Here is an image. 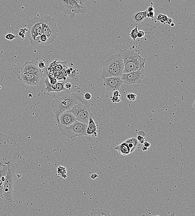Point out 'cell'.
Instances as JSON below:
<instances>
[{"label": "cell", "mask_w": 195, "mask_h": 216, "mask_svg": "<svg viewBox=\"0 0 195 216\" xmlns=\"http://www.w3.org/2000/svg\"><path fill=\"white\" fill-rule=\"evenodd\" d=\"M21 147L11 137L0 132V203L3 186L11 162L22 158Z\"/></svg>", "instance_id": "1"}, {"label": "cell", "mask_w": 195, "mask_h": 216, "mask_svg": "<svg viewBox=\"0 0 195 216\" xmlns=\"http://www.w3.org/2000/svg\"><path fill=\"white\" fill-rule=\"evenodd\" d=\"M79 102L84 104H90L88 100L84 98L81 91L71 92L70 91L65 92L64 91L58 92L51 105L57 123L59 122L60 115L62 112L69 110L75 104Z\"/></svg>", "instance_id": "2"}, {"label": "cell", "mask_w": 195, "mask_h": 216, "mask_svg": "<svg viewBox=\"0 0 195 216\" xmlns=\"http://www.w3.org/2000/svg\"><path fill=\"white\" fill-rule=\"evenodd\" d=\"M123 58L124 70L123 73H129L144 68L146 59L141 57L139 50L130 49L120 52Z\"/></svg>", "instance_id": "3"}, {"label": "cell", "mask_w": 195, "mask_h": 216, "mask_svg": "<svg viewBox=\"0 0 195 216\" xmlns=\"http://www.w3.org/2000/svg\"><path fill=\"white\" fill-rule=\"evenodd\" d=\"M124 70L123 58L120 53L110 56L102 64V79L107 77H121Z\"/></svg>", "instance_id": "4"}, {"label": "cell", "mask_w": 195, "mask_h": 216, "mask_svg": "<svg viewBox=\"0 0 195 216\" xmlns=\"http://www.w3.org/2000/svg\"><path fill=\"white\" fill-rule=\"evenodd\" d=\"M40 18L41 17L38 16H34L32 19H28L26 21L27 36L32 46L40 43V36L43 33Z\"/></svg>", "instance_id": "5"}, {"label": "cell", "mask_w": 195, "mask_h": 216, "mask_svg": "<svg viewBox=\"0 0 195 216\" xmlns=\"http://www.w3.org/2000/svg\"><path fill=\"white\" fill-rule=\"evenodd\" d=\"M87 126L86 123L76 121L68 127H57L62 135L73 141L76 137L88 136L86 133Z\"/></svg>", "instance_id": "6"}, {"label": "cell", "mask_w": 195, "mask_h": 216, "mask_svg": "<svg viewBox=\"0 0 195 216\" xmlns=\"http://www.w3.org/2000/svg\"><path fill=\"white\" fill-rule=\"evenodd\" d=\"M43 33L47 37L46 45L52 43L58 36V30L56 20L51 16H44L40 18Z\"/></svg>", "instance_id": "7"}, {"label": "cell", "mask_w": 195, "mask_h": 216, "mask_svg": "<svg viewBox=\"0 0 195 216\" xmlns=\"http://www.w3.org/2000/svg\"><path fill=\"white\" fill-rule=\"evenodd\" d=\"M65 7L64 12L69 15L72 20L74 19L77 14H83L87 12L84 4L77 0H61Z\"/></svg>", "instance_id": "8"}, {"label": "cell", "mask_w": 195, "mask_h": 216, "mask_svg": "<svg viewBox=\"0 0 195 216\" xmlns=\"http://www.w3.org/2000/svg\"><path fill=\"white\" fill-rule=\"evenodd\" d=\"M90 106V103L85 104L79 102L75 104L69 111L74 115L77 121L87 124L90 116L93 115Z\"/></svg>", "instance_id": "9"}, {"label": "cell", "mask_w": 195, "mask_h": 216, "mask_svg": "<svg viewBox=\"0 0 195 216\" xmlns=\"http://www.w3.org/2000/svg\"><path fill=\"white\" fill-rule=\"evenodd\" d=\"M145 72L144 68L129 73H123L121 76L123 83L127 85L141 84L144 78Z\"/></svg>", "instance_id": "10"}, {"label": "cell", "mask_w": 195, "mask_h": 216, "mask_svg": "<svg viewBox=\"0 0 195 216\" xmlns=\"http://www.w3.org/2000/svg\"><path fill=\"white\" fill-rule=\"evenodd\" d=\"M102 79L104 86L110 92L119 90L123 83L121 77H107Z\"/></svg>", "instance_id": "11"}, {"label": "cell", "mask_w": 195, "mask_h": 216, "mask_svg": "<svg viewBox=\"0 0 195 216\" xmlns=\"http://www.w3.org/2000/svg\"><path fill=\"white\" fill-rule=\"evenodd\" d=\"M31 74L42 77L43 72L34 61H26L20 70V73Z\"/></svg>", "instance_id": "12"}, {"label": "cell", "mask_w": 195, "mask_h": 216, "mask_svg": "<svg viewBox=\"0 0 195 216\" xmlns=\"http://www.w3.org/2000/svg\"><path fill=\"white\" fill-rule=\"evenodd\" d=\"M76 121H77V118L72 112L69 110L65 111L60 115L57 126L68 127Z\"/></svg>", "instance_id": "13"}, {"label": "cell", "mask_w": 195, "mask_h": 216, "mask_svg": "<svg viewBox=\"0 0 195 216\" xmlns=\"http://www.w3.org/2000/svg\"><path fill=\"white\" fill-rule=\"evenodd\" d=\"M18 79L21 83L31 86H37L41 80V77L36 75L26 73H20Z\"/></svg>", "instance_id": "14"}, {"label": "cell", "mask_w": 195, "mask_h": 216, "mask_svg": "<svg viewBox=\"0 0 195 216\" xmlns=\"http://www.w3.org/2000/svg\"><path fill=\"white\" fill-rule=\"evenodd\" d=\"M86 133L88 136L94 137H97V128L95 122L93 114L89 117L86 129Z\"/></svg>", "instance_id": "15"}, {"label": "cell", "mask_w": 195, "mask_h": 216, "mask_svg": "<svg viewBox=\"0 0 195 216\" xmlns=\"http://www.w3.org/2000/svg\"><path fill=\"white\" fill-rule=\"evenodd\" d=\"M67 62L66 61L62 62L58 60H56L50 64L49 67L47 69V71L54 70H55L61 71L67 68Z\"/></svg>", "instance_id": "16"}, {"label": "cell", "mask_w": 195, "mask_h": 216, "mask_svg": "<svg viewBox=\"0 0 195 216\" xmlns=\"http://www.w3.org/2000/svg\"><path fill=\"white\" fill-rule=\"evenodd\" d=\"M115 149L117 151L118 153L123 156L128 155L130 153V150L128 145L124 142L117 146Z\"/></svg>", "instance_id": "17"}, {"label": "cell", "mask_w": 195, "mask_h": 216, "mask_svg": "<svg viewBox=\"0 0 195 216\" xmlns=\"http://www.w3.org/2000/svg\"><path fill=\"white\" fill-rule=\"evenodd\" d=\"M128 145L130 150V153H133L137 149L139 145V141L137 138H128L124 141Z\"/></svg>", "instance_id": "18"}, {"label": "cell", "mask_w": 195, "mask_h": 216, "mask_svg": "<svg viewBox=\"0 0 195 216\" xmlns=\"http://www.w3.org/2000/svg\"><path fill=\"white\" fill-rule=\"evenodd\" d=\"M148 12L147 10L142 12H137L132 16V18L136 23H140L147 17Z\"/></svg>", "instance_id": "19"}, {"label": "cell", "mask_w": 195, "mask_h": 216, "mask_svg": "<svg viewBox=\"0 0 195 216\" xmlns=\"http://www.w3.org/2000/svg\"><path fill=\"white\" fill-rule=\"evenodd\" d=\"M46 88L45 90L47 91V93H51V92H56V88H57V84L55 85H51L49 79L47 77L45 78L44 82Z\"/></svg>", "instance_id": "20"}, {"label": "cell", "mask_w": 195, "mask_h": 216, "mask_svg": "<svg viewBox=\"0 0 195 216\" xmlns=\"http://www.w3.org/2000/svg\"><path fill=\"white\" fill-rule=\"evenodd\" d=\"M91 216H110L109 212L106 209H92Z\"/></svg>", "instance_id": "21"}, {"label": "cell", "mask_w": 195, "mask_h": 216, "mask_svg": "<svg viewBox=\"0 0 195 216\" xmlns=\"http://www.w3.org/2000/svg\"><path fill=\"white\" fill-rule=\"evenodd\" d=\"M67 172V169L62 166H59L57 168V174H58V175H61V176L63 178H66L67 177V175H66Z\"/></svg>", "instance_id": "22"}, {"label": "cell", "mask_w": 195, "mask_h": 216, "mask_svg": "<svg viewBox=\"0 0 195 216\" xmlns=\"http://www.w3.org/2000/svg\"><path fill=\"white\" fill-rule=\"evenodd\" d=\"M145 136V133L143 131H139L137 133V139L141 144H144L147 141L144 137Z\"/></svg>", "instance_id": "23"}, {"label": "cell", "mask_w": 195, "mask_h": 216, "mask_svg": "<svg viewBox=\"0 0 195 216\" xmlns=\"http://www.w3.org/2000/svg\"><path fill=\"white\" fill-rule=\"evenodd\" d=\"M138 26H136V27L132 29L130 32L129 36L133 40V41H135L137 37V33H138Z\"/></svg>", "instance_id": "24"}, {"label": "cell", "mask_w": 195, "mask_h": 216, "mask_svg": "<svg viewBox=\"0 0 195 216\" xmlns=\"http://www.w3.org/2000/svg\"><path fill=\"white\" fill-rule=\"evenodd\" d=\"M65 82H57V88H56V92L58 93V92H62L66 90V89L64 87V84Z\"/></svg>", "instance_id": "25"}, {"label": "cell", "mask_w": 195, "mask_h": 216, "mask_svg": "<svg viewBox=\"0 0 195 216\" xmlns=\"http://www.w3.org/2000/svg\"><path fill=\"white\" fill-rule=\"evenodd\" d=\"M77 73H77V70H72L71 71V73H70L69 74H68V75L70 77H71V78L75 80H76L77 82V80H78V81L79 79L78 74Z\"/></svg>", "instance_id": "26"}, {"label": "cell", "mask_w": 195, "mask_h": 216, "mask_svg": "<svg viewBox=\"0 0 195 216\" xmlns=\"http://www.w3.org/2000/svg\"><path fill=\"white\" fill-rule=\"evenodd\" d=\"M40 43L46 45L47 41V37L44 34H42L40 37Z\"/></svg>", "instance_id": "27"}, {"label": "cell", "mask_w": 195, "mask_h": 216, "mask_svg": "<svg viewBox=\"0 0 195 216\" xmlns=\"http://www.w3.org/2000/svg\"><path fill=\"white\" fill-rule=\"evenodd\" d=\"M46 75H47V77L49 80L56 78L54 70L47 71Z\"/></svg>", "instance_id": "28"}, {"label": "cell", "mask_w": 195, "mask_h": 216, "mask_svg": "<svg viewBox=\"0 0 195 216\" xmlns=\"http://www.w3.org/2000/svg\"><path fill=\"white\" fill-rule=\"evenodd\" d=\"M5 37L6 40H8V41H12V40L16 38L17 36L12 33H7L5 36Z\"/></svg>", "instance_id": "29"}, {"label": "cell", "mask_w": 195, "mask_h": 216, "mask_svg": "<svg viewBox=\"0 0 195 216\" xmlns=\"http://www.w3.org/2000/svg\"><path fill=\"white\" fill-rule=\"evenodd\" d=\"M127 99L130 101H134L136 99V95L134 94L130 93L127 95Z\"/></svg>", "instance_id": "30"}, {"label": "cell", "mask_w": 195, "mask_h": 216, "mask_svg": "<svg viewBox=\"0 0 195 216\" xmlns=\"http://www.w3.org/2000/svg\"><path fill=\"white\" fill-rule=\"evenodd\" d=\"M27 31V30L26 27L21 29L19 32V36H21L22 39H23V37H24V38H25V35Z\"/></svg>", "instance_id": "31"}, {"label": "cell", "mask_w": 195, "mask_h": 216, "mask_svg": "<svg viewBox=\"0 0 195 216\" xmlns=\"http://www.w3.org/2000/svg\"><path fill=\"white\" fill-rule=\"evenodd\" d=\"M119 97H116V96H112L110 97L111 101L114 103H119L121 102V100L120 99Z\"/></svg>", "instance_id": "32"}, {"label": "cell", "mask_w": 195, "mask_h": 216, "mask_svg": "<svg viewBox=\"0 0 195 216\" xmlns=\"http://www.w3.org/2000/svg\"><path fill=\"white\" fill-rule=\"evenodd\" d=\"M146 33H148V32H145L142 30H139L137 33V37L141 39L143 38Z\"/></svg>", "instance_id": "33"}, {"label": "cell", "mask_w": 195, "mask_h": 216, "mask_svg": "<svg viewBox=\"0 0 195 216\" xmlns=\"http://www.w3.org/2000/svg\"><path fill=\"white\" fill-rule=\"evenodd\" d=\"M72 84L70 82H65L64 87L66 89L70 90L72 87Z\"/></svg>", "instance_id": "34"}, {"label": "cell", "mask_w": 195, "mask_h": 216, "mask_svg": "<svg viewBox=\"0 0 195 216\" xmlns=\"http://www.w3.org/2000/svg\"><path fill=\"white\" fill-rule=\"evenodd\" d=\"M50 83L51 85H55L56 84L57 82V79L56 78L52 79L51 80H49Z\"/></svg>", "instance_id": "35"}, {"label": "cell", "mask_w": 195, "mask_h": 216, "mask_svg": "<svg viewBox=\"0 0 195 216\" xmlns=\"http://www.w3.org/2000/svg\"><path fill=\"white\" fill-rule=\"evenodd\" d=\"M84 98L87 100L90 99L91 98V94L89 93H86L84 95Z\"/></svg>", "instance_id": "36"}, {"label": "cell", "mask_w": 195, "mask_h": 216, "mask_svg": "<svg viewBox=\"0 0 195 216\" xmlns=\"http://www.w3.org/2000/svg\"><path fill=\"white\" fill-rule=\"evenodd\" d=\"M154 12H148L147 14V17H151V18H153V17H154Z\"/></svg>", "instance_id": "37"}, {"label": "cell", "mask_w": 195, "mask_h": 216, "mask_svg": "<svg viewBox=\"0 0 195 216\" xmlns=\"http://www.w3.org/2000/svg\"><path fill=\"white\" fill-rule=\"evenodd\" d=\"M113 96H116V97H120L121 96L119 90H115L113 92Z\"/></svg>", "instance_id": "38"}, {"label": "cell", "mask_w": 195, "mask_h": 216, "mask_svg": "<svg viewBox=\"0 0 195 216\" xmlns=\"http://www.w3.org/2000/svg\"><path fill=\"white\" fill-rule=\"evenodd\" d=\"M38 65L39 67L41 69L44 68L46 67L44 62H42V61H40Z\"/></svg>", "instance_id": "39"}, {"label": "cell", "mask_w": 195, "mask_h": 216, "mask_svg": "<svg viewBox=\"0 0 195 216\" xmlns=\"http://www.w3.org/2000/svg\"><path fill=\"white\" fill-rule=\"evenodd\" d=\"M54 72L56 78H57V77H58V76L60 75V74H61V72H60V71L58 70H54Z\"/></svg>", "instance_id": "40"}, {"label": "cell", "mask_w": 195, "mask_h": 216, "mask_svg": "<svg viewBox=\"0 0 195 216\" xmlns=\"http://www.w3.org/2000/svg\"><path fill=\"white\" fill-rule=\"evenodd\" d=\"M147 11H148V12H154V7H153V6H152H152H149V7H148V9H147Z\"/></svg>", "instance_id": "41"}, {"label": "cell", "mask_w": 195, "mask_h": 216, "mask_svg": "<svg viewBox=\"0 0 195 216\" xmlns=\"http://www.w3.org/2000/svg\"><path fill=\"white\" fill-rule=\"evenodd\" d=\"M99 176L98 175L96 174V173H93V174H92L91 175V178L92 179H95V178H97V177H98Z\"/></svg>", "instance_id": "42"}, {"label": "cell", "mask_w": 195, "mask_h": 216, "mask_svg": "<svg viewBox=\"0 0 195 216\" xmlns=\"http://www.w3.org/2000/svg\"><path fill=\"white\" fill-rule=\"evenodd\" d=\"M144 145L145 146L147 147V148H149L150 146H151V144L150 143H149V142H147V141H146L144 143Z\"/></svg>", "instance_id": "43"}, {"label": "cell", "mask_w": 195, "mask_h": 216, "mask_svg": "<svg viewBox=\"0 0 195 216\" xmlns=\"http://www.w3.org/2000/svg\"><path fill=\"white\" fill-rule=\"evenodd\" d=\"M142 151H147L148 150L149 148H147V147L145 146L144 145H143L142 146Z\"/></svg>", "instance_id": "44"}, {"label": "cell", "mask_w": 195, "mask_h": 216, "mask_svg": "<svg viewBox=\"0 0 195 216\" xmlns=\"http://www.w3.org/2000/svg\"><path fill=\"white\" fill-rule=\"evenodd\" d=\"M77 1H79V2H81V3L84 4L85 0H77Z\"/></svg>", "instance_id": "45"}, {"label": "cell", "mask_w": 195, "mask_h": 216, "mask_svg": "<svg viewBox=\"0 0 195 216\" xmlns=\"http://www.w3.org/2000/svg\"><path fill=\"white\" fill-rule=\"evenodd\" d=\"M171 25H172V26H174V24H172H172H171Z\"/></svg>", "instance_id": "46"}, {"label": "cell", "mask_w": 195, "mask_h": 216, "mask_svg": "<svg viewBox=\"0 0 195 216\" xmlns=\"http://www.w3.org/2000/svg\"><path fill=\"white\" fill-rule=\"evenodd\" d=\"M1 88H2V87H1V85H0V89H1Z\"/></svg>", "instance_id": "47"}]
</instances>
